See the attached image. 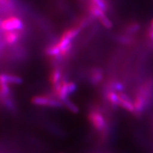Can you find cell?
I'll return each mask as SVG.
<instances>
[{
    "instance_id": "cell-1",
    "label": "cell",
    "mask_w": 153,
    "mask_h": 153,
    "mask_svg": "<svg viewBox=\"0 0 153 153\" xmlns=\"http://www.w3.org/2000/svg\"><path fill=\"white\" fill-rule=\"evenodd\" d=\"M76 85L73 82L62 81L56 85L53 86V91L57 99L60 101H64L68 99L70 95L74 94L76 90Z\"/></svg>"
},
{
    "instance_id": "cell-2",
    "label": "cell",
    "mask_w": 153,
    "mask_h": 153,
    "mask_svg": "<svg viewBox=\"0 0 153 153\" xmlns=\"http://www.w3.org/2000/svg\"><path fill=\"white\" fill-rule=\"evenodd\" d=\"M88 119L94 128L97 131H104L106 128V120L104 115L97 111L92 110L88 115Z\"/></svg>"
},
{
    "instance_id": "cell-3",
    "label": "cell",
    "mask_w": 153,
    "mask_h": 153,
    "mask_svg": "<svg viewBox=\"0 0 153 153\" xmlns=\"http://www.w3.org/2000/svg\"><path fill=\"white\" fill-rule=\"evenodd\" d=\"M0 27L4 31L19 30L24 28V24L22 19L18 17L11 16L1 21L0 22Z\"/></svg>"
},
{
    "instance_id": "cell-4",
    "label": "cell",
    "mask_w": 153,
    "mask_h": 153,
    "mask_svg": "<svg viewBox=\"0 0 153 153\" xmlns=\"http://www.w3.org/2000/svg\"><path fill=\"white\" fill-rule=\"evenodd\" d=\"M31 103L36 106H48L53 108H60L63 106L62 101L45 96H36L31 99Z\"/></svg>"
},
{
    "instance_id": "cell-5",
    "label": "cell",
    "mask_w": 153,
    "mask_h": 153,
    "mask_svg": "<svg viewBox=\"0 0 153 153\" xmlns=\"http://www.w3.org/2000/svg\"><path fill=\"white\" fill-rule=\"evenodd\" d=\"M120 97V106L124 109L129 112H135V106H134V104L132 102L131 99L126 94L123 92L119 93Z\"/></svg>"
},
{
    "instance_id": "cell-6",
    "label": "cell",
    "mask_w": 153,
    "mask_h": 153,
    "mask_svg": "<svg viewBox=\"0 0 153 153\" xmlns=\"http://www.w3.org/2000/svg\"><path fill=\"white\" fill-rule=\"evenodd\" d=\"M147 96L139 92L135 97V101H134L133 104L135 106V112L141 113L144 110L145 106H146V101H147Z\"/></svg>"
},
{
    "instance_id": "cell-7",
    "label": "cell",
    "mask_w": 153,
    "mask_h": 153,
    "mask_svg": "<svg viewBox=\"0 0 153 153\" xmlns=\"http://www.w3.org/2000/svg\"><path fill=\"white\" fill-rule=\"evenodd\" d=\"M0 82H4L9 85H20L23 82V79L20 76L13 74H0Z\"/></svg>"
},
{
    "instance_id": "cell-8",
    "label": "cell",
    "mask_w": 153,
    "mask_h": 153,
    "mask_svg": "<svg viewBox=\"0 0 153 153\" xmlns=\"http://www.w3.org/2000/svg\"><path fill=\"white\" fill-rule=\"evenodd\" d=\"M5 41L9 45H13L16 43L20 38V33L18 30H11V31H5L4 35Z\"/></svg>"
},
{
    "instance_id": "cell-9",
    "label": "cell",
    "mask_w": 153,
    "mask_h": 153,
    "mask_svg": "<svg viewBox=\"0 0 153 153\" xmlns=\"http://www.w3.org/2000/svg\"><path fill=\"white\" fill-rule=\"evenodd\" d=\"M81 30L82 28L78 26H76V27L69 28V29L65 30L64 33L61 36V37L72 41V39L75 38L76 36L79 35L80 32H81Z\"/></svg>"
},
{
    "instance_id": "cell-10",
    "label": "cell",
    "mask_w": 153,
    "mask_h": 153,
    "mask_svg": "<svg viewBox=\"0 0 153 153\" xmlns=\"http://www.w3.org/2000/svg\"><path fill=\"white\" fill-rule=\"evenodd\" d=\"M106 98L108 102L114 106H120V97L119 94L116 91L110 90L106 94Z\"/></svg>"
},
{
    "instance_id": "cell-11",
    "label": "cell",
    "mask_w": 153,
    "mask_h": 153,
    "mask_svg": "<svg viewBox=\"0 0 153 153\" xmlns=\"http://www.w3.org/2000/svg\"><path fill=\"white\" fill-rule=\"evenodd\" d=\"M103 79V72L100 69H94L91 71L90 81L94 85H98Z\"/></svg>"
},
{
    "instance_id": "cell-12",
    "label": "cell",
    "mask_w": 153,
    "mask_h": 153,
    "mask_svg": "<svg viewBox=\"0 0 153 153\" xmlns=\"http://www.w3.org/2000/svg\"><path fill=\"white\" fill-rule=\"evenodd\" d=\"M61 79H62V72L59 69H55L51 72L50 75V82H51L52 86L56 85L61 82Z\"/></svg>"
},
{
    "instance_id": "cell-13",
    "label": "cell",
    "mask_w": 153,
    "mask_h": 153,
    "mask_svg": "<svg viewBox=\"0 0 153 153\" xmlns=\"http://www.w3.org/2000/svg\"><path fill=\"white\" fill-rule=\"evenodd\" d=\"M10 87L9 84L0 82V98L2 101H5L6 99H9V96L10 95Z\"/></svg>"
},
{
    "instance_id": "cell-14",
    "label": "cell",
    "mask_w": 153,
    "mask_h": 153,
    "mask_svg": "<svg viewBox=\"0 0 153 153\" xmlns=\"http://www.w3.org/2000/svg\"><path fill=\"white\" fill-rule=\"evenodd\" d=\"M88 9H89V11L91 14V16L98 19L100 18L101 16H102L103 15L105 14V12L104 11L101 10V9L100 8H99L97 5L94 4L92 3H91L89 5Z\"/></svg>"
},
{
    "instance_id": "cell-15",
    "label": "cell",
    "mask_w": 153,
    "mask_h": 153,
    "mask_svg": "<svg viewBox=\"0 0 153 153\" xmlns=\"http://www.w3.org/2000/svg\"><path fill=\"white\" fill-rule=\"evenodd\" d=\"M45 53L48 55H49V56L57 57L60 55L61 50L58 45H57V44H55V45H50V46L48 47L46 50H45Z\"/></svg>"
},
{
    "instance_id": "cell-16",
    "label": "cell",
    "mask_w": 153,
    "mask_h": 153,
    "mask_svg": "<svg viewBox=\"0 0 153 153\" xmlns=\"http://www.w3.org/2000/svg\"><path fill=\"white\" fill-rule=\"evenodd\" d=\"M62 104L63 106H65L70 112L72 113V114H78L79 111V107L76 106L74 102H72V101L71 100H70L69 99H66V100H65L64 101H62Z\"/></svg>"
},
{
    "instance_id": "cell-17",
    "label": "cell",
    "mask_w": 153,
    "mask_h": 153,
    "mask_svg": "<svg viewBox=\"0 0 153 153\" xmlns=\"http://www.w3.org/2000/svg\"><path fill=\"white\" fill-rule=\"evenodd\" d=\"M110 90L118 91V92H123L124 90V86L122 83L119 82H113L109 85Z\"/></svg>"
},
{
    "instance_id": "cell-18",
    "label": "cell",
    "mask_w": 153,
    "mask_h": 153,
    "mask_svg": "<svg viewBox=\"0 0 153 153\" xmlns=\"http://www.w3.org/2000/svg\"><path fill=\"white\" fill-rule=\"evenodd\" d=\"M99 22H101V24L103 25L106 28H108V29H110L113 27V24L112 22L110 20L109 18L106 16V14H104L102 16H101L100 18L99 19Z\"/></svg>"
},
{
    "instance_id": "cell-19",
    "label": "cell",
    "mask_w": 153,
    "mask_h": 153,
    "mask_svg": "<svg viewBox=\"0 0 153 153\" xmlns=\"http://www.w3.org/2000/svg\"><path fill=\"white\" fill-rule=\"evenodd\" d=\"M140 28V26L137 23H134V24H131L128 26V27L126 28V30L129 33H135L138 31Z\"/></svg>"
},
{
    "instance_id": "cell-20",
    "label": "cell",
    "mask_w": 153,
    "mask_h": 153,
    "mask_svg": "<svg viewBox=\"0 0 153 153\" xmlns=\"http://www.w3.org/2000/svg\"><path fill=\"white\" fill-rule=\"evenodd\" d=\"M119 41L123 44H130L131 43V39L127 36H121L119 38Z\"/></svg>"
},
{
    "instance_id": "cell-21",
    "label": "cell",
    "mask_w": 153,
    "mask_h": 153,
    "mask_svg": "<svg viewBox=\"0 0 153 153\" xmlns=\"http://www.w3.org/2000/svg\"><path fill=\"white\" fill-rule=\"evenodd\" d=\"M149 37L150 38V39L152 40V41H153V30L152 29H150V30H149Z\"/></svg>"
},
{
    "instance_id": "cell-22",
    "label": "cell",
    "mask_w": 153,
    "mask_h": 153,
    "mask_svg": "<svg viewBox=\"0 0 153 153\" xmlns=\"http://www.w3.org/2000/svg\"><path fill=\"white\" fill-rule=\"evenodd\" d=\"M150 28L153 30V19H152V21L150 22Z\"/></svg>"
}]
</instances>
